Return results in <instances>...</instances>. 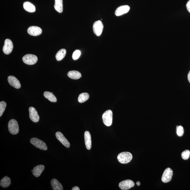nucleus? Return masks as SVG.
<instances>
[{
	"mask_svg": "<svg viewBox=\"0 0 190 190\" xmlns=\"http://www.w3.org/2000/svg\"><path fill=\"white\" fill-rule=\"evenodd\" d=\"M173 171L170 168H168L164 171L162 177V181L165 183L169 182L172 179Z\"/></svg>",
	"mask_w": 190,
	"mask_h": 190,
	"instance_id": "obj_7",
	"label": "nucleus"
},
{
	"mask_svg": "<svg viewBox=\"0 0 190 190\" xmlns=\"http://www.w3.org/2000/svg\"><path fill=\"white\" fill-rule=\"evenodd\" d=\"M8 129L10 133L13 135H16L19 131L17 122L14 119H12L8 122Z\"/></svg>",
	"mask_w": 190,
	"mask_h": 190,
	"instance_id": "obj_3",
	"label": "nucleus"
},
{
	"mask_svg": "<svg viewBox=\"0 0 190 190\" xmlns=\"http://www.w3.org/2000/svg\"><path fill=\"white\" fill-rule=\"evenodd\" d=\"M186 8L188 11L190 13V0H189L187 3Z\"/></svg>",
	"mask_w": 190,
	"mask_h": 190,
	"instance_id": "obj_29",
	"label": "nucleus"
},
{
	"mask_svg": "<svg viewBox=\"0 0 190 190\" xmlns=\"http://www.w3.org/2000/svg\"><path fill=\"white\" fill-rule=\"evenodd\" d=\"M80 188L79 187H78L77 186L74 187H73L72 189V190H80Z\"/></svg>",
	"mask_w": 190,
	"mask_h": 190,
	"instance_id": "obj_30",
	"label": "nucleus"
},
{
	"mask_svg": "<svg viewBox=\"0 0 190 190\" xmlns=\"http://www.w3.org/2000/svg\"><path fill=\"white\" fill-rule=\"evenodd\" d=\"M67 75L70 78L74 80L78 79L82 77L81 73L76 71H69Z\"/></svg>",
	"mask_w": 190,
	"mask_h": 190,
	"instance_id": "obj_19",
	"label": "nucleus"
},
{
	"mask_svg": "<svg viewBox=\"0 0 190 190\" xmlns=\"http://www.w3.org/2000/svg\"><path fill=\"white\" fill-rule=\"evenodd\" d=\"M85 144L87 150H90L92 147V140L90 133L89 131H86L84 133Z\"/></svg>",
	"mask_w": 190,
	"mask_h": 190,
	"instance_id": "obj_15",
	"label": "nucleus"
},
{
	"mask_svg": "<svg viewBox=\"0 0 190 190\" xmlns=\"http://www.w3.org/2000/svg\"><path fill=\"white\" fill-rule=\"evenodd\" d=\"M93 30L95 35L99 36L101 34L103 30V25L101 21L95 22L93 25Z\"/></svg>",
	"mask_w": 190,
	"mask_h": 190,
	"instance_id": "obj_6",
	"label": "nucleus"
},
{
	"mask_svg": "<svg viewBox=\"0 0 190 190\" xmlns=\"http://www.w3.org/2000/svg\"><path fill=\"white\" fill-rule=\"evenodd\" d=\"M190 155V152L189 150H186L182 152V154H181V156L184 160H187L189 159Z\"/></svg>",
	"mask_w": 190,
	"mask_h": 190,
	"instance_id": "obj_26",
	"label": "nucleus"
},
{
	"mask_svg": "<svg viewBox=\"0 0 190 190\" xmlns=\"http://www.w3.org/2000/svg\"><path fill=\"white\" fill-rule=\"evenodd\" d=\"M89 97V93H83L79 95L78 101L80 103H83L87 101Z\"/></svg>",
	"mask_w": 190,
	"mask_h": 190,
	"instance_id": "obj_24",
	"label": "nucleus"
},
{
	"mask_svg": "<svg viewBox=\"0 0 190 190\" xmlns=\"http://www.w3.org/2000/svg\"><path fill=\"white\" fill-rule=\"evenodd\" d=\"M130 9V6L127 5L120 6L117 8L115 12V15L118 16H121L128 13Z\"/></svg>",
	"mask_w": 190,
	"mask_h": 190,
	"instance_id": "obj_14",
	"label": "nucleus"
},
{
	"mask_svg": "<svg viewBox=\"0 0 190 190\" xmlns=\"http://www.w3.org/2000/svg\"><path fill=\"white\" fill-rule=\"evenodd\" d=\"M13 45L12 41L9 39H6L5 40L4 46L3 47V51L4 54L8 55L13 51Z\"/></svg>",
	"mask_w": 190,
	"mask_h": 190,
	"instance_id": "obj_8",
	"label": "nucleus"
},
{
	"mask_svg": "<svg viewBox=\"0 0 190 190\" xmlns=\"http://www.w3.org/2000/svg\"><path fill=\"white\" fill-rule=\"evenodd\" d=\"M113 113L111 110H109L103 114L102 119L103 123L107 126H111L112 123Z\"/></svg>",
	"mask_w": 190,
	"mask_h": 190,
	"instance_id": "obj_2",
	"label": "nucleus"
},
{
	"mask_svg": "<svg viewBox=\"0 0 190 190\" xmlns=\"http://www.w3.org/2000/svg\"><path fill=\"white\" fill-rule=\"evenodd\" d=\"M134 186V182L130 180H125L120 182L119 184L120 189L123 190H128L133 187Z\"/></svg>",
	"mask_w": 190,
	"mask_h": 190,
	"instance_id": "obj_9",
	"label": "nucleus"
},
{
	"mask_svg": "<svg viewBox=\"0 0 190 190\" xmlns=\"http://www.w3.org/2000/svg\"><path fill=\"white\" fill-rule=\"evenodd\" d=\"M6 106V102L1 101L0 103V117L2 116L3 113L5 111Z\"/></svg>",
	"mask_w": 190,
	"mask_h": 190,
	"instance_id": "obj_25",
	"label": "nucleus"
},
{
	"mask_svg": "<svg viewBox=\"0 0 190 190\" xmlns=\"http://www.w3.org/2000/svg\"><path fill=\"white\" fill-rule=\"evenodd\" d=\"M117 159L120 163L127 164L131 161L132 159V155L130 152H122L118 154Z\"/></svg>",
	"mask_w": 190,
	"mask_h": 190,
	"instance_id": "obj_1",
	"label": "nucleus"
},
{
	"mask_svg": "<svg viewBox=\"0 0 190 190\" xmlns=\"http://www.w3.org/2000/svg\"><path fill=\"white\" fill-rule=\"evenodd\" d=\"M81 54V52L80 50H77L75 51L73 53L72 58L74 60H77L79 58Z\"/></svg>",
	"mask_w": 190,
	"mask_h": 190,
	"instance_id": "obj_27",
	"label": "nucleus"
},
{
	"mask_svg": "<svg viewBox=\"0 0 190 190\" xmlns=\"http://www.w3.org/2000/svg\"><path fill=\"white\" fill-rule=\"evenodd\" d=\"M8 80L10 85L16 89H19L21 87V84L20 81L13 76L8 77Z\"/></svg>",
	"mask_w": 190,
	"mask_h": 190,
	"instance_id": "obj_12",
	"label": "nucleus"
},
{
	"mask_svg": "<svg viewBox=\"0 0 190 190\" xmlns=\"http://www.w3.org/2000/svg\"><path fill=\"white\" fill-rule=\"evenodd\" d=\"M45 168V166L43 165L37 166L34 168L33 170H31V172H33V175L36 177H38L43 172Z\"/></svg>",
	"mask_w": 190,
	"mask_h": 190,
	"instance_id": "obj_16",
	"label": "nucleus"
},
{
	"mask_svg": "<svg viewBox=\"0 0 190 190\" xmlns=\"http://www.w3.org/2000/svg\"><path fill=\"white\" fill-rule=\"evenodd\" d=\"M51 184L54 190H63L64 188L61 184L57 179H53L51 181Z\"/></svg>",
	"mask_w": 190,
	"mask_h": 190,
	"instance_id": "obj_17",
	"label": "nucleus"
},
{
	"mask_svg": "<svg viewBox=\"0 0 190 190\" xmlns=\"http://www.w3.org/2000/svg\"><path fill=\"white\" fill-rule=\"evenodd\" d=\"M55 135L57 140L64 146L67 148H69L70 147V143L62 133L60 132H56Z\"/></svg>",
	"mask_w": 190,
	"mask_h": 190,
	"instance_id": "obj_10",
	"label": "nucleus"
},
{
	"mask_svg": "<svg viewBox=\"0 0 190 190\" xmlns=\"http://www.w3.org/2000/svg\"><path fill=\"white\" fill-rule=\"evenodd\" d=\"M30 142L32 145L37 148L44 150H47V147L45 142L38 138H32L30 140Z\"/></svg>",
	"mask_w": 190,
	"mask_h": 190,
	"instance_id": "obj_4",
	"label": "nucleus"
},
{
	"mask_svg": "<svg viewBox=\"0 0 190 190\" xmlns=\"http://www.w3.org/2000/svg\"><path fill=\"white\" fill-rule=\"evenodd\" d=\"M177 134L179 137L182 136L184 135V130L182 126H177Z\"/></svg>",
	"mask_w": 190,
	"mask_h": 190,
	"instance_id": "obj_28",
	"label": "nucleus"
},
{
	"mask_svg": "<svg viewBox=\"0 0 190 190\" xmlns=\"http://www.w3.org/2000/svg\"><path fill=\"white\" fill-rule=\"evenodd\" d=\"M136 184L138 185V186H140V181H138V182H137L136 183Z\"/></svg>",
	"mask_w": 190,
	"mask_h": 190,
	"instance_id": "obj_32",
	"label": "nucleus"
},
{
	"mask_svg": "<svg viewBox=\"0 0 190 190\" xmlns=\"http://www.w3.org/2000/svg\"><path fill=\"white\" fill-rule=\"evenodd\" d=\"M29 117L32 121L37 123L40 120V117L36 109L33 107L29 108Z\"/></svg>",
	"mask_w": 190,
	"mask_h": 190,
	"instance_id": "obj_11",
	"label": "nucleus"
},
{
	"mask_svg": "<svg viewBox=\"0 0 190 190\" xmlns=\"http://www.w3.org/2000/svg\"><path fill=\"white\" fill-rule=\"evenodd\" d=\"M188 81L190 83V71L188 75Z\"/></svg>",
	"mask_w": 190,
	"mask_h": 190,
	"instance_id": "obj_31",
	"label": "nucleus"
},
{
	"mask_svg": "<svg viewBox=\"0 0 190 190\" xmlns=\"http://www.w3.org/2000/svg\"><path fill=\"white\" fill-rule=\"evenodd\" d=\"M23 62L28 65H33L38 61L36 56L33 54H28L24 56L22 58Z\"/></svg>",
	"mask_w": 190,
	"mask_h": 190,
	"instance_id": "obj_5",
	"label": "nucleus"
},
{
	"mask_svg": "<svg viewBox=\"0 0 190 190\" xmlns=\"http://www.w3.org/2000/svg\"><path fill=\"white\" fill-rule=\"evenodd\" d=\"M66 54V50L65 49H61L57 52L56 55V58L57 60L60 61L63 59Z\"/></svg>",
	"mask_w": 190,
	"mask_h": 190,
	"instance_id": "obj_23",
	"label": "nucleus"
},
{
	"mask_svg": "<svg viewBox=\"0 0 190 190\" xmlns=\"http://www.w3.org/2000/svg\"><path fill=\"white\" fill-rule=\"evenodd\" d=\"M11 180L10 179L8 176H5L1 180L0 182L1 186L3 188L8 187L11 184Z\"/></svg>",
	"mask_w": 190,
	"mask_h": 190,
	"instance_id": "obj_21",
	"label": "nucleus"
},
{
	"mask_svg": "<svg viewBox=\"0 0 190 190\" xmlns=\"http://www.w3.org/2000/svg\"><path fill=\"white\" fill-rule=\"evenodd\" d=\"M54 8L59 13H62L63 11V0H55Z\"/></svg>",
	"mask_w": 190,
	"mask_h": 190,
	"instance_id": "obj_20",
	"label": "nucleus"
},
{
	"mask_svg": "<svg viewBox=\"0 0 190 190\" xmlns=\"http://www.w3.org/2000/svg\"><path fill=\"white\" fill-rule=\"evenodd\" d=\"M23 8L25 10L28 12L34 13L36 11L35 6L28 1H26L23 3Z\"/></svg>",
	"mask_w": 190,
	"mask_h": 190,
	"instance_id": "obj_18",
	"label": "nucleus"
},
{
	"mask_svg": "<svg viewBox=\"0 0 190 190\" xmlns=\"http://www.w3.org/2000/svg\"><path fill=\"white\" fill-rule=\"evenodd\" d=\"M27 31L30 35L33 36H37L41 34L42 30L39 27L31 26L28 28Z\"/></svg>",
	"mask_w": 190,
	"mask_h": 190,
	"instance_id": "obj_13",
	"label": "nucleus"
},
{
	"mask_svg": "<svg viewBox=\"0 0 190 190\" xmlns=\"http://www.w3.org/2000/svg\"><path fill=\"white\" fill-rule=\"evenodd\" d=\"M44 96L46 98L48 99L49 101L52 102H56L57 101V98L52 93L45 91L44 93Z\"/></svg>",
	"mask_w": 190,
	"mask_h": 190,
	"instance_id": "obj_22",
	"label": "nucleus"
}]
</instances>
